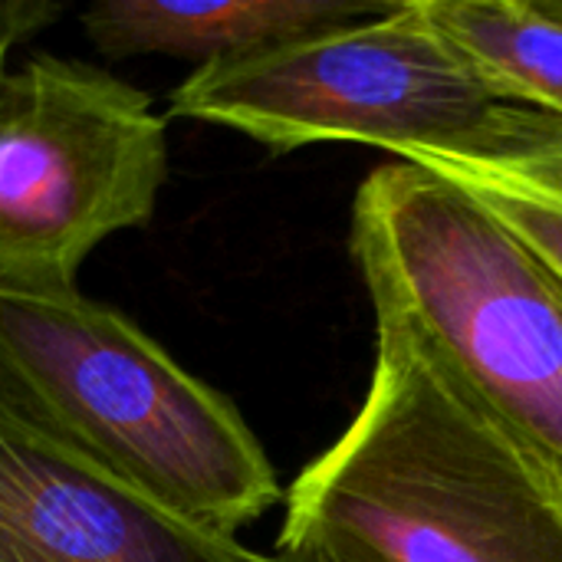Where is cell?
<instances>
[{
	"mask_svg": "<svg viewBox=\"0 0 562 562\" xmlns=\"http://www.w3.org/2000/svg\"><path fill=\"white\" fill-rule=\"evenodd\" d=\"M431 30L504 105L562 122V10L557 0H418Z\"/></svg>",
	"mask_w": 562,
	"mask_h": 562,
	"instance_id": "cell-8",
	"label": "cell"
},
{
	"mask_svg": "<svg viewBox=\"0 0 562 562\" xmlns=\"http://www.w3.org/2000/svg\"><path fill=\"white\" fill-rule=\"evenodd\" d=\"M0 562L280 560L161 510L0 392Z\"/></svg>",
	"mask_w": 562,
	"mask_h": 562,
	"instance_id": "cell-6",
	"label": "cell"
},
{
	"mask_svg": "<svg viewBox=\"0 0 562 562\" xmlns=\"http://www.w3.org/2000/svg\"><path fill=\"white\" fill-rule=\"evenodd\" d=\"M349 428L283 494L280 562H562V487L395 310Z\"/></svg>",
	"mask_w": 562,
	"mask_h": 562,
	"instance_id": "cell-1",
	"label": "cell"
},
{
	"mask_svg": "<svg viewBox=\"0 0 562 562\" xmlns=\"http://www.w3.org/2000/svg\"><path fill=\"white\" fill-rule=\"evenodd\" d=\"M562 10V0H557ZM514 128L527 138H537V142H547L553 148H562V122L553 115H543V112H533V109H517L514 112Z\"/></svg>",
	"mask_w": 562,
	"mask_h": 562,
	"instance_id": "cell-11",
	"label": "cell"
},
{
	"mask_svg": "<svg viewBox=\"0 0 562 562\" xmlns=\"http://www.w3.org/2000/svg\"><path fill=\"white\" fill-rule=\"evenodd\" d=\"M510 115L481 148L408 151L402 161L468 188L562 286V148L514 132Z\"/></svg>",
	"mask_w": 562,
	"mask_h": 562,
	"instance_id": "cell-9",
	"label": "cell"
},
{
	"mask_svg": "<svg viewBox=\"0 0 562 562\" xmlns=\"http://www.w3.org/2000/svg\"><path fill=\"white\" fill-rule=\"evenodd\" d=\"M497 102L431 30L418 0L194 69L168 95L178 119L234 128L273 155L319 142L458 151L494 138Z\"/></svg>",
	"mask_w": 562,
	"mask_h": 562,
	"instance_id": "cell-4",
	"label": "cell"
},
{
	"mask_svg": "<svg viewBox=\"0 0 562 562\" xmlns=\"http://www.w3.org/2000/svg\"><path fill=\"white\" fill-rule=\"evenodd\" d=\"M0 392L46 435L198 530L237 540L283 501L240 412L125 313L79 290L0 286Z\"/></svg>",
	"mask_w": 562,
	"mask_h": 562,
	"instance_id": "cell-2",
	"label": "cell"
},
{
	"mask_svg": "<svg viewBox=\"0 0 562 562\" xmlns=\"http://www.w3.org/2000/svg\"><path fill=\"white\" fill-rule=\"evenodd\" d=\"M63 7L49 0H0V76L7 72V56L26 36L59 20Z\"/></svg>",
	"mask_w": 562,
	"mask_h": 562,
	"instance_id": "cell-10",
	"label": "cell"
},
{
	"mask_svg": "<svg viewBox=\"0 0 562 562\" xmlns=\"http://www.w3.org/2000/svg\"><path fill=\"white\" fill-rule=\"evenodd\" d=\"M168 122L148 92L49 53L0 76V286L76 293L89 254L155 217Z\"/></svg>",
	"mask_w": 562,
	"mask_h": 562,
	"instance_id": "cell-5",
	"label": "cell"
},
{
	"mask_svg": "<svg viewBox=\"0 0 562 562\" xmlns=\"http://www.w3.org/2000/svg\"><path fill=\"white\" fill-rule=\"evenodd\" d=\"M372 306L402 313L562 487V286L461 184L375 168L352 204Z\"/></svg>",
	"mask_w": 562,
	"mask_h": 562,
	"instance_id": "cell-3",
	"label": "cell"
},
{
	"mask_svg": "<svg viewBox=\"0 0 562 562\" xmlns=\"http://www.w3.org/2000/svg\"><path fill=\"white\" fill-rule=\"evenodd\" d=\"M398 0H95L79 20L109 56H171L198 63L237 59L319 30L359 23Z\"/></svg>",
	"mask_w": 562,
	"mask_h": 562,
	"instance_id": "cell-7",
	"label": "cell"
}]
</instances>
